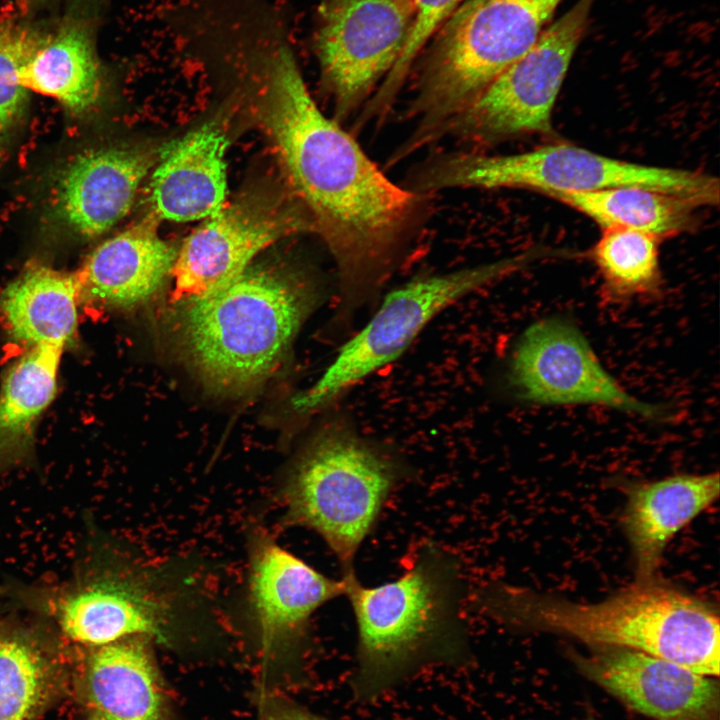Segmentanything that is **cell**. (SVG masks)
Masks as SVG:
<instances>
[{
  "instance_id": "cell-5",
  "label": "cell",
  "mask_w": 720,
  "mask_h": 720,
  "mask_svg": "<svg viewBox=\"0 0 720 720\" xmlns=\"http://www.w3.org/2000/svg\"><path fill=\"white\" fill-rule=\"evenodd\" d=\"M561 0H463L437 32L396 163L443 137L450 122L536 42Z\"/></svg>"
},
{
  "instance_id": "cell-16",
  "label": "cell",
  "mask_w": 720,
  "mask_h": 720,
  "mask_svg": "<svg viewBox=\"0 0 720 720\" xmlns=\"http://www.w3.org/2000/svg\"><path fill=\"white\" fill-rule=\"evenodd\" d=\"M335 580L257 531L250 545V601L263 649L300 635L311 615L324 603L344 595Z\"/></svg>"
},
{
  "instance_id": "cell-2",
  "label": "cell",
  "mask_w": 720,
  "mask_h": 720,
  "mask_svg": "<svg viewBox=\"0 0 720 720\" xmlns=\"http://www.w3.org/2000/svg\"><path fill=\"white\" fill-rule=\"evenodd\" d=\"M473 607L512 628L564 634L593 647L636 650L706 676H719L717 608L658 576L636 580L593 603L514 585L486 584L474 593Z\"/></svg>"
},
{
  "instance_id": "cell-19",
  "label": "cell",
  "mask_w": 720,
  "mask_h": 720,
  "mask_svg": "<svg viewBox=\"0 0 720 720\" xmlns=\"http://www.w3.org/2000/svg\"><path fill=\"white\" fill-rule=\"evenodd\" d=\"M719 490L718 473L676 474L629 487L621 522L636 580L658 576L669 542L718 499Z\"/></svg>"
},
{
  "instance_id": "cell-25",
  "label": "cell",
  "mask_w": 720,
  "mask_h": 720,
  "mask_svg": "<svg viewBox=\"0 0 720 720\" xmlns=\"http://www.w3.org/2000/svg\"><path fill=\"white\" fill-rule=\"evenodd\" d=\"M659 240L652 234L628 228L603 229L590 257L608 300L623 302L660 293Z\"/></svg>"
},
{
  "instance_id": "cell-26",
  "label": "cell",
  "mask_w": 720,
  "mask_h": 720,
  "mask_svg": "<svg viewBox=\"0 0 720 720\" xmlns=\"http://www.w3.org/2000/svg\"><path fill=\"white\" fill-rule=\"evenodd\" d=\"M60 674L35 641L0 636V720H35L55 699Z\"/></svg>"
},
{
  "instance_id": "cell-11",
  "label": "cell",
  "mask_w": 720,
  "mask_h": 720,
  "mask_svg": "<svg viewBox=\"0 0 720 720\" xmlns=\"http://www.w3.org/2000/svg\"><path fill=\"white\" fill-rule=\"evenodd\" d=\"M518 396L543 405L597 404L647 419L665 417L661 407L626 391L606 371L574 323L541 319L520 337L509 366Z\"/></svg>"
},
{
  "instance_id": "cell-7",
  "label": "cell",
  "mask_w": 720,
  "mask_h": 720,
  "mask_svg": "<svg viewBox=\"0 0 720 720\" xmlns=\"http://www.w3.org/2000/svg\"><path fill=\"white\" fill-rule=\"evenodd\" d=\"M628 186L686 196L702 206L719 201L718 179L708 174L632 163L568 143L511 155L446 154L426 162L410 179V189L422 194L521 188L552 195Z\"/></svg>"
},
{
  "instance_id": "cell-23",
  "label": "cell",
  "mask_w": 720,
  "mask_h": 720,
  "mask_svg": "<svg viewBox=\"0 0 720 720\" xmlns=\"http://www.w3.org/2000/svg\"><path fill=\"white\" fill-rule=\"evenodd\" d=\"M63 350L28 348L5 372L0 388V470L31 455L36 425L56 393Z\"/></svg>"
},
{
  "instance_id": "cell-4",
  "label": "cell",
  "mask_w": 720,
  "mask_h": 720,
  "mask_svg": "<svg viewBox=\"0 0 720 720\" xmlns=\"http://www.w3.org/2000/svg\"><path fill=\"white\" fill-rule=\"evenodd\" d=\"M314 302L312 287L297 276L247 269L185 302V351L210 388L241 395L275 371Z\"/></svg>"
},
{
  "instance_id": "cell-9",
  "label": "cell",
  "mask_w": 720,
  "mask_h": 720,
  "mask_svg": "<svg viewBox=\"0 0 720 720\" xmlns=\"http://www.w3.org/2000/svg\"><path fill=\"white\" fill-rule=\"evenodd\" d=\"M595 0H577L446 127L443 136L494 141L552 129V112Z\"/></svg>"
},
{
  "instance_id": "cell-21",
  "label": "cell",
  "mask_w": 720,
  "mask_h": 720,
  "mask_svg": "<svg viewBox=\"0 0 720 720\" xmlns=\"http://www.w3.org/2000/svg\"><path fill=\"white\" fill-rule=\"evenodd\" d=\"M18 80L27 91L52 97L73 114L88 111L102 88L93 21L70 15L54 31L42 35L35 52L19 69Z\"/></svg>"
},
{
  "instance_id": "cell-3",
  "label": "cell",
  "mask_w": 720,
  "mask_h": 720,
  "mask_svg": "<svg viewBox=\"0 0 720 720\" xmlns=\"http://www.w3.org/2000/svg\"><path fill=\"white\" fill-rule=\"evenodd\" d=\"M342 579L357 625L351 686L358 699L375 698L422 666L466 657L463 577L453 554L424 544L396 580L367 587L355 571Z\"/></svg>"
},
{
  "instance_id": "cell-12",
  "label": "cell",
  "mask_w": 720,
  "mask_h": 720,
  "mask_svg": "<svg viewBox=\"0 0 720 720\" xmlns=\"http://www.w3.org/2000/svg\"><path fill=\"white\" fill-rule=\"evenodd\" d=\"M308 215L265 196L224 205L183 242L171 270L172 299L189 301L232 282L275 241L311 228ZM313 230V229H312Z\"/></svg>"
},
{
  "instance_id": "cell-28",
  "label": "cell",
  "mask_w": 720,
  "mask_h": 720,
  "mask_svg": "<svg viewBox=\"0 0 720 720\" xmlns=\"http://www.w3.org/2000/svg\"><path fill=\"white\" fill-rule=\"evenodd\" d=\"M463 0H408L414 20L404 50L388 76L362 110L360 120L381 119L390 110L400 92L414 60L437 34Z\"/></svg>"
},
{
  "instance_id": "cell-31",
  "label": "cell",
  "mask_w": 720,
  "mask_h": 720,
  "mask_svg": "<svg viewBox=\"0 0 720 720\" xmlns=\"http://www.w3.org/2000/svg\"><path fill=\"white\" fill-rule=\"evenodd\" d=\"M589 720H594V718L592 717V718H590Z\"/></svg>"
},
{
  "instance_id": "cell-15",
  "label": "cell",
  "mask_w": 720,
  "mask_h": 720,
  "mask_svg": "<svg viewBox=\"0 0 720 720\" xmlns=\"http://www.w3.org/2000/svg\"><path fill=\"white\" fill-rule=\"evenodd\" d=\"M150 166V155L137 147H103L76 155L56 181L57 218L78 237L102 235L130 211Z\"/></svg>"
},
{
  "instance_id": "cell-10",
  "label": "cell",
  "mask_w": 720,
  "mask_h": 720,
  "mask_svg": "<svg viewBox=\"0 0 720 720\" xmlns=\"http://www.w3.org/2000/svg\"><path fill=\"white\" fill-rule=\"evenodd\" d=\"M413 20L408 0H320L314 47L338 121L374 95L399 60Z\"/></svg>"
},
{
  "instance_id": "cell-30",
  "label": "cell",
  "mask_w": 720,
  "mask_h": 720,
  "mask_svg": "<svg viewBox=\"0 0 720 720\" xmlns=\"http://www.w3.org/2000/svg\"><path fill=\"white\" fill-rule=\"evenodd\" d=\"M44 1H46V0H19L22 7H25V8H30L35 5H39L40 3L44 2Z\"/></svg>"
},
{
  "instance_id": "cell-27",
  "label": "cell",
  "mask_w": 720,
  "mask_h": 720,
  "mask_svg": "<svg viewBox=\"0 0 720 720\" xmlns=\"http://www.w3.org/2000/svg\"><path fill=\"white\" fill-rule=\"evenodd\" d=\"M41 36L16 21H0V151L23 120L28 91L20 85L18 71L35 52Z\"/></svg>"
},
{
  "instance_id": "cell-22",
  "label": "cell",
  "mask_w": 720,
  "mask_h": 720,
  "mask_svg": "<svg viewBox=\"0 0 720 720\" xmlns=\"http://www.w3.org/2000/svg\"><path fill=\"white\" fill-rule=\"evenodd\" d=\"M79 296L76 272L32 262L0 293V314L15 342L65 349L77 331Z\"/></svg>"
},
{
  "instance_id": "cell-6",
  "label": "cell",
  "mask_w": 720,
  "mask_h": 720,
  "mask_svg": "<svg viewBox=\"0 0 720 720\" xmlns=\"http://www.w3.org/2000/svg\"><path fill=\"white\" fill-rule=\"evenodd\" d=\"M406 473L391 452L346 421L322 429L293 464L283 488L288 523L319 534L343 573Z\"/></svg>"
},
{
  "instance_id": "cell-17",
  "label": "cell",
  "mask_w": 720,
  "mask_h": 720,
  "mask_svg": "<svg viewBox=\"0 0 720 720\" xmlns=\"http://www.w3.org/2000/svg\"><path fill=\"white\" fill-rule=\"evenodd\" d=\"M151 640L132 635L92 647L80 681L87 720H169Z\"/></svg>"
},
{
  "instance_id": "cell-1",
  "label": "cell",
  "mask_w": 720,
  "mask_h": 720,
  "mask_svg": "<svg viewBox=\"0 0 720 720\" xmlns=\"http://www.w3.org/2000/svg\"><path fill=\"white\" fill-rule=\"evenodd\" d=\"M247 65L262 88L266 126L291 187L334 257L348 314L392 272L426 194L391 182L338 121L319 110L287 24L273 23L257 35Z\"/></svg>"
},
{
  "instance_id": "cell-14",
  "label": "cell",
  "mask_w": 720,
  "mask_h": 720,
  "mask_svg": "<svg viewBox=\"0 0 720 720\" xmlns=\"http://www.w3.org/2000/svg\"><path fill=\"white\" fill-rule=\"evenodd\" d=\"M171 609L145 575L108 570L65 594L56 615L69 639L97 647L132 635L166 640Z\"/></svg>"
},
{
  "instance_id": "cell-18",
  "label": "cell",
  "mask_w": 720,
  "mask_h": 720,
  "mask_svg": "<svg viewBox=\"0 0 720 720\" xmlns=\"http://www.w3.org/2000/svg\"><path fill=\"white\" fill-rule=\"evenodd\" d=\"M152 214L102 242L77 270L79 297L110 308L150 299L171 274L177 249L158 234Z\"/></svg>"
},
{
  "instance_id": "cell-13",
  "label": "cell",
  "mask_w": 720,
  "mask_h": 720,
  "mask_svg": "<svg viewBox=\"0 0 720 720\" xmlns=\"http://www.w3.org/2000/svg\"><path fill=\"white\" fill-rule=\"evenodd\" d=\"M586 677L654 720H718L714 677L640 651L595 646L572 655Z\"/></svg>"
},
{
  "instance_id": "cell-20",
  "label": "cell",
  "mask_w": 720,
  "mask_h": 720,
  "mask_svg": "<svg viewBox=\"0 0 720 720\" xmlns=\"http://www.w3.org/2000/svg\"><path fill=\"white\" fill-rule=\"evenodd\" d=\"M224 132L207 123L169 143L151 180L154 215L174 222L206 219L225 205Z\"/></svg>"
},
{
  "instance_id": "cell-29",
  "label": "cell",
  "mask_w": 720,
  "mask_h": 720,
  "mask_svg": "<svg viewBox=\"0 0 720 720\" xmlns=\"http://www.w3.org/2000/svg\"><path fill=\"white\" fill-rule=\"evenodd\" d=\"M265 720H324L311 712L284 700H271L265 705Z\"/></svg>"
},
{
  "instance_id": "cell-24",
  "label": "cell",
  "mask_w": 720,
  "mask_h": 720,
  "mask_svg": "<svg viewBox=\"0 0 720 720\" xmlns=\"http://www.w3.org/2000/svg\"><path fill=\"white\" fill-rule=\"evenodd\" d=\"M551 197L591 218L602 229L622 227L659 239L689 228L702 205L686 196L644 187H616Z\"/></svg>"
},
{
  "instance_id": "cell-8",
  "label": "cell",
  "mask_w": 720,
  "mask_h": 720,
  "mask_svg": "<svg viewBox=\"0 0 720 720\" xmlns=\"http://www.w3.org/2000/svg\"><path fill=\"white\" fill-rule=\"evenodd\" d=\"M518 255L453 272L415 278L388 293L370 321L339 350L334 361L294 401L297 410L321 408L401 356L441 311L466 295L519 269Z\"/></svg>"
}]
</instances>
